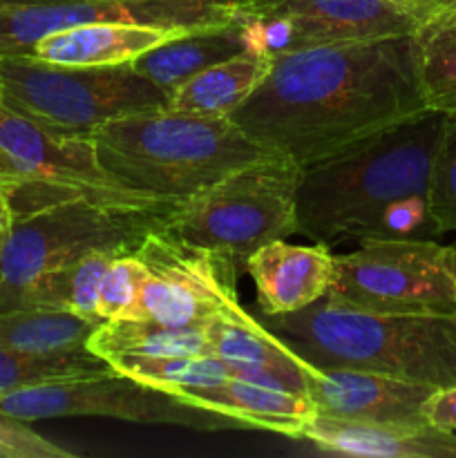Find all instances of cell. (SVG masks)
<instances>
[{
	"label": "cell",
	"instance_id": "obj_36",
	"mask_svg": "<svg viewBox=\"0 0 456 458\" xmlns=\"http://www.w3.org/2000/svg\"><path fill=\"white\" fill-rule=\"evenodd\" d=\"M0 3H54V0H0Z\"/></svg>",
	"mask_w": 456,
	"mask_h": 458
},
{
	"label": "cell",
	"instance_id": "obj_25",
	"mask_svg": "<svg viewBox=\"0 0 456 458\" xmlns=\"http://www.w3.org/2000/svg\"><path fill=\"white\" fill-rule=\"evenodd\" d=\"M101 322L47 309H0V347L18 352H74L85 349Z\"/></svg>",
	"mask_w": 456,
	"mask_h": 458
},
{
	"label": "cell",
	"instance_id": "obj_22",
	"mask_svg": "<svg viewBox=\"0 0 456 458\" xmlns=\"http://www.w3.org/2000/svg\"><path fill=\"white\" fill-rule=\"evenodd\" d=\"M116 255L119 253H89L52 268L9 295L0 309H47L101 322L97 316L98 284Z\"/></svg>",
	"mask_w": 456,
	"mask_h": 458
},
{
	"label": "cell",
	"instance_id": "obj_13",
	"mask_svg": "<svg viewBox=\"0 0 456 458\" xmlns=\"http://www.w3.org/2000/svg\"><path fill=\"white\" fill-rule=\"evenodd\" d=\"M237 0H54L0 3V56H30L43 36L89 22L199 30L231 25Z\"/></svg>",
	"mask_w": 456,
	"mask_h": 458
},
{
	"label": "cell",
	"instance_id": "obj_2",
	"mask_svg": "<svg viewBox=\"0 0 456 458\" xmlns=\"http://www.w3.org/2000/svg\"><path fill=\"white\" fill-rule=\"evenodd\" d=\"M441 112L427 110L300 170L295 231L317 244L434 240L427 204Z\"/></svg>",
	"mask_w": 456,
	"mask_h": 458
},
{
	"label": "cell",
	"instance_id": "obj_19",
	"mask_svg": "<svg viewBox=\"0 0 456 458\" xmlns=\"http://www.w3.org/2000/svg\"><path fill=\"white\" fill-rule=\"evenodd\" d=\"M183 401L240 420L246 429H266L298 438L302 425L316 414L311 398L289 389L246 378H228L204 387L170 389Z\"/></svg>",
	"mask_w": 456,
	"mask_h": 458
},
{
	"label": "cell",
	"instance_id": "obj_8",
	"mask_svg": "<svg viewBox=\"0 0 456 458\" xmlns=\"http://www.w3.org/2000/svg\"><path fill=\"white\" fill-rule=\"evenodd\" d=\"M326 298L384 316H452V250L436 240L365 242L353 253L335 255V280Z\"/></svg>",
	"mask_w": 456,
	"mask_h": 458
},
{
	"label": "cell",
	"instance_id": "obj_32",
	"mask_svg": "<svg viewBox=\"0 0 456 458\" xmlns=\"http://www.w3.org/2000/svg\"><path fill=\"white\" fill-rule=\"evenodd\" d=\"M393 3L414 12L423 21V25L432 18L443 16V13L456 12V0H393Z\"/></svg>",
	"mask_w": 456,
	"mask_h": 458
},
{
	"label": "cell",
	"instance_id": "obj_5",
	"mask_svg": "<svg viewBox=\"0 0 456 458\" xmlns=\"http://www.w3.org/2000/svg\"><path fill=\"white\" fill-rule=\"evenodd\" d=\"M0 103L63 137L92 139L121 116L161 110L168 94L128 65L67 67L31 56H0Z\"/></svg>",
	"mask_w": 456,
	"mask_h": 458
},
{
	"label": "cell",
	"instance_id": "obj_26",
	"mask_svg": "<svg viewBox=\"0 0 456 458\" xmlns=\"http://www.w3.org/2000/svg\"><path fill=\"white\" fill-rule=\"evenodd\" d=\"M110 362L88 349L74 352H18L0 347V394L56 380L112 374Z\"/></svg>",
	"mask_w": 456,
	"mask_h": 458
},
{
	"label": "cell",
	"instance_id": "obj_14",
	"mask_svg": "<svg viewBox=\"0 0 456 458\" xmlns=\"http://www.w3.org/2000/svg\"><path fill=\"white\" fill-rule=\"evenodd\" d=\"M436 387L380 371L316 367L307 396L317 414L365 423H427L423 405Z\"/></svg>",
	"mask_w": 456,
	"mask_h": 458
},
{
	"label": "cell",
	"instance_id": "obj_34",
	"mask_svg": "<svg viewBox=\"0 0 456 458\" xmlns=\"http://www.w3.org/2000/svg\"><path fill=\"white\" fill-rule=\"evenodd\" d=\"M21 174H18V170L13 168L12 161L7 159V155H4L3 150H0V186L9 188V186H16V183H21Z\"/></svg>",
	"mask_w": 456,
	"mask_h": 458
},
{
	"label": "cell",
	"instance_id": "obj_28",
	"mask_svg": "<svg viewBox=\"0 0 456 458\" xmlns=\"http://www.w3.org/2000/svg\"><path fill=\"white\" fill-rule=\"evenodd\" d=\"M427 204L441 235L456 233V116L443 119L441 139L429 173Z\"/></svg>",
	"mask_w": 456,
	"mask_h": 458
},
{
	"label": "cell",
	"instance_id": "obj_3",
	"mask_svg": "<svg viewBox=\"0 0 456 458\" xmlns=\"http://www.w3.org/2000/svg\"><path fill=\"white\" fill-rule=\"evenodd\" d=\"M259 320L313 367L380 371L436 389L456 385V313L384 316L322 298Z\"/></svg>",
	"mask_w": 456,
	"mask_h": 458
},
{
	"label": "cell",
	"instance_id": "obj_9",
	"mask_svg": "<svg viewBox=\"0 0 456 458\" xmlns=\"http://www.w3.org/2000/svg\"><path fill=\"white\" fill-rule=\"evenodd\" d=\"M0 410L27 423L65 416H101L139 425H179L199 432L246 429L231 416L197 407L177 394L139 383L116 371L0 394Z\"/></svg>",
	"mask_w": 456,
	"mask_h": 458
},
{
	"label": "cell",
	"instance_id": "obj_30",
	"mask_svg": "<svg viewBox=\"0 0 456 458\" xmlns=\"http://www.w3.org/2000/svg\"><path fill=\"white\" fill-rule=\"evenodd\" d=\"M67 447L56 445L49 438L27 425V420L16 419L0 410V458H74Z\"/></svg>",
	"mask_w": 456,
	"mask_h": 458
},
{
	"label": "cell",
	"instance_id": "obj_7",
	"mask_svg": "<svg viewBox=\"0 0 456 458\" xmlns=\"http://www.w3.org/2000/svg\"><path fill=\"white\" fill-rule=\"evenodd\" d=\"M168 213L65 199L13 217L0 240V304L43 273L89 253H132Z\"/></svg>",
	"mask_w": 456,
	"mask_h": 458
},
{
	"label": "cell",
	"instance_id": "obj_12",
	"mask_svg": "<svg viewBox=\"0 0 456 458\" xmlns=\"http://www.w3.org/2000/svg\"><path fill=\"white\" fill-rule=\"evenodd\" d=\"M0 150L12 161L22 182L45 183L67 199H88L123 210H173L177 206L121 183L101 164L92 139L47 132L3 103Z\"/></svg>",
	"mask_w": 456,
	"mask_h": 458
},
{
	"label": "cell",
	"instance_id": "obj_4",
	"mask_svg": "<svg viewBox=\"0 0 456 458\" xmlns=\"http://www.w3.org/2000/svg\"><path fill=\"white\" fill-rule=\"evenodd\" d=\"M92 141L107 173L165 204H182L232 170L271 155L228 116L168 107L110 121Z\"/></svg>",
	"mask_w": 456,
	"mask_h": 458
},
{
	"label": "cell",
	"instance_id": "obj_6",
	"mask_svg": "<svg viewBox=\"0 0 456 458\" xmlns=\"http://www.w3.org/2000/svg\"><path fill=\"white\" fill-rule=\"evenodd\" d=\"M300 170L284 157H262L174 206L165 228L188 244L215 250L244 268L259 246L298 233Z\"/></svg>",
	"mask_w": 456,
	"mask_h": 458
},
{
	"label": "cell",
	"instance_id": "obj_24",
	"mask_svg": "<svg viewBox=\"0 0 456 458\" xmlns=\"http://www.w3.org/2000/svg\"><path fill=\"white\" fill-rule=\"evenodd\" d=\"M411 45L427 110L456 116V12L420 25L411 34Z\"/></svg>",
	"mask_w": 456,
	"mask_h": 458
},
{
	"label": "cell",
	"instance_id": "obj_16",
	"mask_svg": "<svg viewBox=\"0 0 456 458\" xmlns=\"http://www.w3.org/2000/svg\"><path fill=\"white\" fill-rule=\"evenodd\" d=\"M255 284L262 316L293 313L326 298L335 280V255L326 244L268 242L244 264Z\"/></svg>",
	"mask_w": 456,
	"mask_h": 458
},
{
	"label": "cell",
	"instance_id": "obj_11",
	"mask_svg": "<svg viewBox=\"0 0 456 458\" xmlns=\"http://www.w3.org/2000/svg\"><path fill=\"white\" fill-rule=\"evenodd\" d=\"M146 267L137 316L168 327L206 329L215 318L240 304V268L215 250L188 244L159 226L134 250Z\"/></svg>",
	"mask_w": 456,
	"mask_h": 458
},
{
	"label": "cell",
	"instance_id": "obj_27",
	"mask_svg": "<svg viewBox=\"0 0 456 458\" xmlns=\"http://www.w3.org/2000/svg\"><path fill=\"white\" fill-rule=\"evenodd\" d=\"M110 367L121 376L170 392L179 387H204L235 378L231 362L213 356H116Z\"/></svg>",
	"mask_w": 456,
	"mask_h": 458
},
{
	"label": "cell",
	"instance_id": "obj_15",
	"mask_svg": "<svg viewBox=\"0 0 456 458\" xmlns=\"http://www.w3.org/2000/svg\"><path fill=\"white\" fill-rule=\"evenodd\" d=\"M213 356L231 362L237 378L255 380L271 387L307 396L316 367L300 358L273 331L235 304L206 327Z\"/></svg>",
	"mask_w": 456,
	"mask_h": 458
},
{
	"label": "cell",
	"instance_id": "obj_29",
	"mask_svg": "<svg viewBox=\"0 0 456 458\" xmlns=\"http://www.w3.org/2000/svg\"><path fill=\"white\" fill-rule=\"evenodd\" d=\"M146 267L132 253H119L107 267L97 295L98 320H116V318H134L141 300Z\"/></svg>",
	"mask_w": 456,
	"mask_h": 458
},
{
	"label": "cell",
	"instance_id": "obj_31",
	"mask_svg": "<svg viewBox=\"0 0 456 458\" xmlns=\"http://www.w3.org/2000/svg\"><path fill=\"white\" fill-rule=\"evenodd\" d=\"M423 416L434 428L456 432V385L434 389L425 401Z\"/></svg>",
	"mask_w": 456,
	"mask_h": 458
},
{
	"label": "cell",
	"instance_id": "obj_10",
	"mask_svg": "<svg viewBox=\"0 0 456 458\" xmlns=\"http://www.w3.org/2000/svg\"><path fill=\"white\" fill-rule=\"evenodd\" d=\"M249 52L275 56L317 45L411 36L423 21L393 0H237Z\"/></svg>",
	"mask_w": 456,
	"mask_h": 458
},
{
	"label": "cell",
	"instance_id": "obj_35",
	"mask_svg": "<svg viewBox=\"0 0 456 458\" xmlns=\"http://www.w3.org/2000/svg\"><path fill=\"white\" fill-rule=\"evenodd\" d=\"M450 250H452V268H454V277H456V240L450 244Z\"/></svg>",
	"mask_w": 456,
	"mask_h": 458
},
{
	"label": "cell",
	"instance_id": "obj_1",
	"mask_svg": "<svg viewBox=\"0 0 456 458\" xmlns=\"http://www.w3.org/2000/svg\"><path fill=\"white\" fill-rule=\"evenodd\" d=\"M423 112L411 36H392L275 54L228 119L304 168Z\"/></svg>",
	"mask_w": 456,
	"mask_h": 458
},
{
	"label": "cell",
	"instance_id": "obj_23",
	"mask_svg": "<svg viewBox=\"0 0 456 458\" xmlns=\"http://www.w3.org/2000/svg\"><path fill=\"white\" fill-rule=\"evenodd\" d=\"M85 349L110 360L116 356H208L210 343L204 329L168 327L150 318L106 320L89 334Z\"/></svg>",
	"mask_w": 456,
	"mask_h": 458
},
{
	"label": "cell",
	"instance_id": "obj_20",
	"mask_svg": "<svg viewBox=\"0 0 456 458\" xmlns=\"http://www.w3.org/2000/svg\"><path fill=\"white\" fill-rule=\"evenodd\" d=\"M240 52H246V43L235 21L231 25L199 27L173 36L141 54L137 61H132V67L170 97L179 85L199 74L201 70Z\"/></svg>",
	"mask_w": 456,
	"mask_h": 458
},
{
	"label": "cell",
	"instance_id": "obj_18",
	"mask_svg": "<svg viewBox=\"0 0 456 458\" xmlns=\"http://www.w3.org/2000/svg\"><path fill=\"white\" fill-rule=\"evenodd\" d=\"M183 27L139 25V22H89L43 36L30 56L52 65L67 67H116L137 61L141 54L173 36Z\"/></svg>",
	"mask_w": 456,
	"mask_h": 458
},
{
	"label": "cell",
	"instance_id": "obj_17",
	"mask_svg": "<svg viewBox=\"0 0 456 458\" xmlns=\"http://www.w3.org/2000/svg\"><path fill=\"white\" fill-rule=\"evenodd\" d=\"M329 454L360 458H456V432L429 423H365L313 414L300 437Z\"/></svg>",
	"mask_w": 456,
	"mask_h": 458
},
{
	"label": "cell",
	"instance_id": "obj_33",
	"mask_svg": "<svg viewBox=\"0 0 456 458\" xmlns=\"http://www.w3.org/2000/svg\"><path fill=\"white\" fill-rule=\"evenodd\" d=\"M12 224H13L12 201H9V195H7V191H4V186H0V240L7 235V231Z\"/></svg>",
	"mask_w": 456,
	"mask_h": 458
},
{
	"label": "cell",
	"instance_id": "obj_21",
	"mask_svg": "<svg viewBox=\"0 0 456 458\" xmlns=\"http://www.w3.org/2000/svg\"><path fill=\"white\" fill-rule=\"evenodd\" d=\"M268 67L271 56L246 49L206 67L179 85L168 97L165 107L201 116H231L262 83Z\"/></svg>",
	"mask_w": 456,
	"mask_h": 458
}]
</instances>
